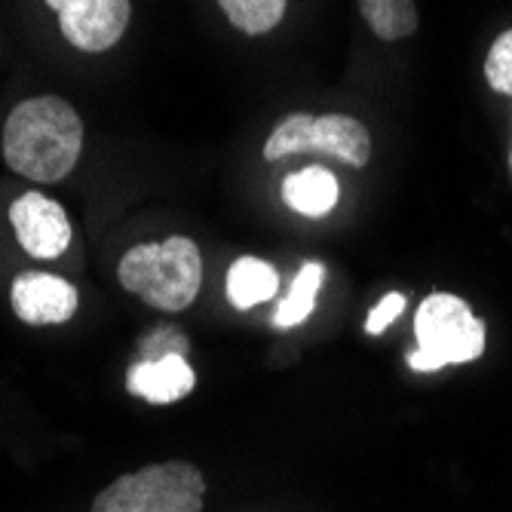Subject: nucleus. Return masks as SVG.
Wrapping results in <instances>:
<instances>
[{"label": "nucleus", "instance_id": "1", "mask_svg": "<svg viewBox=\"0 0 512 512\" xmlns=\"http://www.w3.org/2000/svg\"><path fill=\"white\" fill-rule=\"evenodd\" d=\"M83 123L59 96H37L16 105L4 123V160L31 181H62L80 160Z\"/></svg>", "mask_w": 512, "mask_h": 512}, {"label": "nucleus", "instance_id": "2", "mask_svg": "<svg viewBox=\"0 0 512 512\" xmlns=\"http://www.w3.org/2000/svg\"><path fill=\"white\" fill-rule=\"evenodd\" d=\"M120 286L145 304L178 313L191 307L203 286V258L191 237L132 246L117 267Z\"/></svg>", "mask_w": 512, "mask_h": 512}, {"label": "nucleus", "instance_id": "3", "mask_svg": "<svg viewBox=\"0 0 512 512\" xmlns=\"http://www.w3.org/2000/svg\"><path fill=\"white\" fill-rule=\"evenodd\" d=\"M206 479L188 460L154 463L111 482L89 512H203Z\"/></svg>", "mask_w": 512, "mask_h": 512}, {"label": "nucleus", "instance_id": "4", "mask_svg": "<svg viewBox=\"0 0 512 512\" xmlns=\"http://www.w3.org/2000/svg\"><path fill=\"white\" fill-rule=\"evenodd\" d=\"M295 154H325L353 169H365L371 157V135L350 114H292L279 120L264 145V160L276 163Z\"/></svg>", "mask_w": 512, "mask_h": 512}, {"label": "nucleus", "instance_id": "5", "mask_svg": "<svg viewBox=\"0 0 512 512\" xmlns=\"http://www.w3.org/2000/svg\"><path fill=\"white\" fill-rule=\"evenodd\" d=\"M485 322L473 316L470 304L454 295H430L414 316L417 347L436 353L445 365H463L482 356Z\"/></svg>", "mask_w": 512, "mask_h": 512}, {"label": "nucleus", "instance_id": "6", "mask_svg": "<svg viewBox=\"0 0 512 512\" xmlns=\"http://www.w3.org/2000/svg\"><path fill=\"white\" fill-rule=\"evenodd\" d=\"M10 221L19 246L40 261H53L71 246V221L65 209L40 191L22 194L10 206Z\"/></svg>", "mask_w": 512, "mask_h": 512}, {"label": "nucleus", "instance_id": "7", "mask_svg": "<svg viewBox=\"0 0 512 512\" xmlns=\"http://www.w3.org/2000/svg\"><path fill=\"white\" fill-rule=\"evenodd\" d=\"M129 16V0H77L59 13V28L77 50L105 53L126 34Z\"/></svg>", "mask_w": 512, "mask_h": 512}, {"label": "nucleus", "instance_id": "8", "mask_svg": "<svg viewBox=\"0 0 512 512\" xmlns=\"http://www.w3.org/2000/svg\"><path fill=\"white\" fill-rule=\"evenodd\" d=\"M13 310L28 325H62L77 310V289L53 273H19L13 292Z\"/></svg>", "mask_w": 512, "mask_h": 512}, {"label": "nucleus", "instance_id": "9", "mask_svg": "<svg viewBox=\"0 0 512 512\" xmlns=\"http://www.w3.org/2000/svg\"><path fill=\"white\" fill-rule=\"evenodd\" d=\"M194 387H197L194 368L178 353H169L160 359H138L126 375V390L138 399L154 402V405L178 402Z\"/></svg>", "mask_w": 512, "mask_h": 512}, {"label": "nucleus", "instance_id": "10", "mask_svg": "<svg viewBox=\"0 0 512 512\" xmlns=\"http://www.w3.org/2000/svg\"><path fill=\"white\" fill-rule=\"evenodd\" d=\"M338 197V178L325 166H304L292 172L283 184V200L289 203V209L307 218H325L338 206Z\"/></svg>", "mask_w": 512, "mask_h": 512}, {"label": "nucleus", "instance_id": "11", "mask_svg": "<svg viewBox=\"0 0 512 512\" xmlns=\"http://www.w3.org/2000/svg\"><path fill=\"white\" fill-rule=\"evenodd\" d=\"M227 301L237 310H252L264 301H270L279 289V273L273 264L261 258H237L227 270Z\"/></svg>", "mask_w": 512, "mask_h": 512}, {"label": "nucleus", "instance_id": "12", "mask_svg": "<svg viewBox=\"0 0 512 512\" xmlns=\"http://www.w3.org/2000/svg\"><path fill=\"white\" fill-rule=\"evenodd\" d=\"M322 279H325V267L319 261H307L295 283H292V292L286 295V301L276 307L273 313V325L276 329H295V325L307 322L313 307H316V295L322 289Z\"/></svg>", "mask_w": 512, "mask_h": 512}, {"label": "nucleus", "instance_id": "13", "mask_svg": "<svg viewBox=\"0 0 512 512\" xmlns=\"http://www.w3.org/2000/svg\"><path fill=\"white\" fill-rule=\"evenodd\" d=\"M359 13L381 40H402L417 31L414 0H359Z\"/></svg>", "mask_w": 512, "mask_h": 512}, {"label": "nucleus", "instance_id": "14", "mask_svg": "<svg viewBox=\"0 0 512 512\" xmlns=\"http://www.w3.org/2000/svg\"><path fill=\"white\" fill-rule=\"evenodd\" d=\"M230 25L243 34H267L286 16V0H218Z\"/></svg>", "mask_w": 512, "mask_h": 512}, {"label": "nucleus", "instance_id": "15", "mask_svg": "<svg viewBox=\"0 0 512 512\" xmlns=\"http://www.w3.org/2000/svg\"><path fill=\"white\" fill-rule=\"evenodd\" d=\"M485 80L500 96H512V28L503 31L485 59Z\"/></svg>", "mask_w": 512, "mask_h": 512}, {"label": "nucleus", "instance_id": "16", "mask_svg": "<svg viewBox=\"0 0 512 512\" xmlns=\"http://www.w3.org/2000/svg\"><path fill=\"white\" fill-rule=\"evenodd\" d=\"M169 353H178V356L188 353V341H184L178 329H157L154 335L142 341V359H160Z\"/></svg>", "mask_w": 512, "mask_h": 512}, {"label": "nucleus", "instance_id": "17", "mask_svg": "<svg viewBox=\"0 0 512 512\" xmlns=\"http://www.w3.org/2000/svg\"><path fill=\"white\" fill-rule=\"evenodd\" d=\"M402 310H405V298H402L399 292L384 295V298L378 301V307L368 313V319H365V332H368V335H381L390 322H396V319L402 316Z\"/></svg>", "mask_w": 512, "mask_h": 512}, {"label": "nucleus", "instance_id": "18", "mask_svg": "<svg viewBox=\"0 0 512 512\" xmlns=\"http://www.w3.org/2000/svg\"><path fill=\"white\" fill-rule=\"evenodd\" d=\"M408 365L414 368V371H439V368H445V362L436 356V353H430V350H411L408 353Z\"/></svg>", "mask_w": 512, "mask_h": 512}, {"label": "nucleus", "instance_id": "19", "mask_svg": "<svg viewBox=\"0 0 512 512\" xmlns=\"http://www.w3.org/2000/svg\"><path fill=\"white\" fill-rule=\"evenodd\" d=\"M71 4H77V0H46V7H53L56 13H62V10H68Z\"/></svg>", "mask_w": 512, "mask_h": 512}, {"label": "nucleus", "instance_id": "20", "mask_svg": "<svg viewBox=\"0 0 512 512\" xmlns=\"http://www.w3.org/2000/svg\"><path fill=\"white\" fill-rule=\"evenodd\" d=\"M509 160H512V157H509Z\"/></svg>", "mask_w": 512, "mask_h": 512}]
</instances>
